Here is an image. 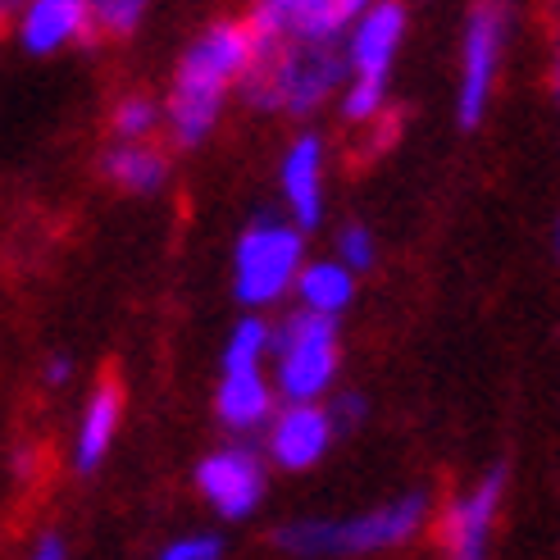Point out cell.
<instances>
[{
	"instance_id": "1",
	"label": "cell",
	"mask_w": 560,
	"mask_h": 560,
	"mask_svg": "<svg viewBox=\"0 0 560 560\" xmlns=\"http://www.w3.org/2000/svg\"><path fill=\"white\" fill-rule=\"evenodd\" d=\"M256 65V33L250 23H214L196 37L183 55V65L174 73V92L164 105V119L178 147L206 142L210 128L219 124L223 96L233 82L246 78V69Z\"/></svg>"
},
{
	"instance_id": "2",
	"label": "cell",
	"mask_w": 560,
	"mask_h": 560,
	"mask_svg": "<svg viewBox=\"0 0 560 560\" xmlns=\"http://www.w3.org/2000/svg\"><path fill=\"white\" fill-rule=\"evenodd\" d=\"M347 55H338L332 42L311 37H283L265 50H256V65L246 69L242 92L260 109H288V115H311L319 109L347 73Z\"/></svg>"
},
{
	"instance_id": "3",
	"label": "cell",
	"mask_w": 560,
	"mask_h": 560,
	"mask_svg": "<svg viewBox=\"0 0 560 560\" xmlns=\"http://www.w3.org/2000/svg\"><path fill=\"white\" fill-rule=\"evenodd\" d=\"M424 515H429V501L415 492L347 524H319V520L283 524L273 534V542L292 556H365V551H387V547L410 542L424 528Z\"/></svg>"
},
{
	"instance_id": "4",
	"label": "cell",
	"mask_w": 560,
	"mask_h": 560,
	"mask_svg": "<svg viewBox=\"0 0 560 560\" xmlns=\"http://www.w3.org/2000/svg\"><path fill=\"white\" fill-rule=\"evenodd\" d=\"M273 387L288 401H319L338 374V324L332 315L301 311L273 332Z\"/></svg>"
},
{
	"instance_id": "5",
	"label": "cell",
	"mask_w": 560,
	"mask_h": 560,
	"mask_svg": "<svg viewBox=\"0 0 560 560\" xmlns=\"http://www.w3.org/2000/svg\"><path fill=\"white\" fill-rule=\"evenodd\" d=\"M301 223H250L233 246V288L246 305H273L296 292V278L305 269Z\"/></svg>"
},
{
	"instance_id": "6",
	"label": "cell",
	"mask_w": 560,
	"mask_h": 560,
	"mask_svg": "<svg viewBox=\"0 0 560 560\" xmlns=\"http://www.w3.org/2000/svg\"><path fill=\"white\" fill-rule=\"evenodd\" d=\"M501 5L497 0H483L474 5L469 14V27H465V60H460V96H456V109H460V124L474 128L483 119L488 109V96H492V78H497V60H501Z\"/></svg>"
},
{
	"instance_id": "7",
	"label": "cell",
	"mask_w": 560,
	"mask_h": 560,
	"mask_svg": "<svg viewBox=\"0 0 560 560\" xmlns=\"http://www.w3.org/2000/svg\"><path fill=\"white\" fill-rule=\"evenodd\" d=\"M196 488L223 520H242L265 501V465L246 446H219L196 469Z\"/></svg>"
},
{
	"instance_id": "8",
	"label": "cell",
	"mask_w": 560,
	"mask_h": 560,
	"mask_svg": "<svg viewBox=\"0 0 560 560\" xmlns=\"http://www.w3.org/2000/svg\"><path fill=\"white\" fill-rule=\"evenodd\" d=\"M332 429H338L332 410H324L315 401H288L269 419V456H273V465H283V469L319 465L324 452H328V442H332Z\"/></svg>"
},
{
	"instance_id": "9",
	"label": "cell",
	"mask_w": 560,
	"mask_h": 560,
	"mask_svg": "<svg viewBox=\"0 0 560 560\" xmlns=\"http://www.w3.org/2000/svg\"><path fill=\"white\" fill-rule=\"evenodd\" d=\"M96 23V0H23L19 37L33 55H50L78 42Z\"/></svg>"
},
{
	"instance_id": "10",
	"label": "cell",
	"mask_w": 560,
	"mask_h": 560,
	"mask_svg": "<svg viewBox=\"0 0 560 560\" xmlns=\"http://www.w3.org/2000/svg\"><path fill=\"white\" fill-rule=\"evenodd\" d=\"M401 37H406V10L397 5V0H378V5H370L351 27V46H347L351 73L387 78L392 55H397Z\"/></svg>"
},
{
	"instance_id": "11",
	"label": "cell",
	"mask_w": 560,
	"mask_h": 560,
	"mask_svg": "<svg viewBox=\"0 0 560 560\" xmlns=\"http://www.w3.org/2000/svg\"><path fill=\"white\" fill-rule=\"evenodd\" d=\"M497 506H501V474H488L474 492L452 501V511H446V520H442V547L452 556H460V560L483 556Z\"/></svg>"
},
{
	"instance_id": "12",
	"label": "cell",
	"mask_w": 560,
	"mask_h": 560,
	"mask_svg": "<svg viewBox=\"0 0 560 560\" xmlns=\"http://www.w3.org/2000/svg\"><path fill=\"white\" fill-rule=\"evenodd\" d=\"M283 196L301 229H315L324 214V147L319 137H296L283 160Z\"/></svg>"
},
{
	"instance_id": "13",
	"label": "cell",
	"mask_w": 560,
	"mask_h": 560,
	"mask_svg": "<svg viewBox=\"0 0 560 560\" xmlns=\"http://www.w3.org/2000/svg\"><path fill=\"white\" fill-rule=\"evenodd\" d=\"M214 410L229 429L250 433V429H260L273 419V387L260 370H223Z\"/></svg>"
},
{
	"instance_id": "14",
	"label": "cell",
	"mask_w": 560,
	"mask_h": 560,
	"mask_svg": "<svg viewBox=\"0 0 560 560\" xmlns=\"http://www.w3.org/2000/svg\"><path fill=\"white\" fill-rule=\"evenodd\" d=\"M115 433H119V392H115V387H96V397L88 401V410H82V419H78L73 465H78L82 474H92V469L105 460Z\"/></svg>"
},
{
	"instance_id": "15",
	"label": "cell",
	"mask_w": 560,
	"mask_h": 560,
	"mask_svg": "<svg viewBox=\"0 0 560 560\" xmlns=\"http://www.w3.org/2000/svg\"><path fill=\"white\" fill-rule=\"evenodd\" d=\"M355 269L347 260H315V265H305L301 278H296V296L305 311H319V315H332L338 319L351 296H355Z\"/></svg>"
},
{
	"instance_id": "16",
	"label": "cell",
	"mask_w": 560,
	"mask_h": 560,
	"mask_svg": "<svg viewBox=\"0 0 560 560\" xmlns=\"http://www.w3.org/2000/svg\"><path fill=\"white\" fill-rule=\"evenodd\" d=\"M105 174L115 187L124 191H160L164 174H170V164L155 147H142V142H124L105 155Z\"/></svg>"
},
{
	"instance_id": "17",
	"label": "cell",
	"mask_w": 560,
	"mask_h": 560,
	"mask_svg": "<svg viewBox=\"0 0 560 560\" xmlns=\"http://www.w3.org/2000/svg\"><path fill=\"white\" fill-rule=\"evenodd\" d=\"M265 355H273V332L265 319L250 315L229 332V342H223V370H260Z\"/></svg>"
},
{
	"instance_id": "18",
	"label": "cell",
	"mask_w": 560,
	"mask_h": 560,
	"mask_svg": "<svg viewBox=\"0 0 560 560\" xmlns=\"http://www.w3.org/2000/svg\"><path fill=\"white\" fill-rule=\"evenodd\" d=\"M160 128V105L151 96H128L115 109V132L119 142H147V137Z\"/></svg>"
},
{
	"instance_id": "19",
	"label": "cell",
	"mask_w": 560,
	"mask_h": 560,
	"mask_svg": "<svg viewBox=\"0 0 560 560\" xmlns=\"http://www.w3.org/2000/svg\"><path fill=\"white\" fill-rule=\"evenodd\" d=\"M383 92H387V78H370V73H355V82L342 96V115L351 124H365L383 109Z\"/></svg>"
},
{
	"instance_id": "20",
	"label": "cell",
	"mask_w": 560,
	"mask_h": 560,
	"mask_svg": "<svg viewBox=\"0 0 560 560\" xmlns=\"http://www.w3.org/2000/svg\"><path fill=\"white\" fill-rule=\"evenodd\" d=\"M147 14V0H96V23L105 27V33H132L137 23H142Z\"/></svg>"
},
{
	"instance_id": "21",
	"label": "cell",
	"mask_w": 560,
	"mask_h": 560,
	"mask_svg": "<svg viewBox=\"0 0 560 560\" xmlns=\"http://www.w3.org/2000/svg\"><path fill=\"white\" fill-rule=\"evenodd\" d=\"M338 256H342L351 269H370V265H374V237L360 229V223H351V229L338 233Z\"/></svg>"
},
{
	"instance_id": "22",
	"label": "cell",
	"mask_w": 560,
	"mask_h": 560,
	"mask_svg": "<svg viewBox=\"0 0 560 560\" xmlns=\"http://www.w3.org/2000/svg\"><path fill=\"white\" fill-rule=\"evenodd\" d=\"M164 560H219L223 556V542L214 534H191V538H178L160 551Z\"/></svg>"
},
{
	"instance_id": "23",
	"label": "cell",
	"mask_w": 560,
	"mask_h": 560,
	"mask_svg": "<svg viewBox=\"0 0 560 560\" xmlns=\"http://www.w3.org/2000/svg\"><path fill=\"white\" fill-rule=\"evenodd\" d=\"M42 374H46V383H50V387H65V383H69V374H73V365H69V355H50Z\"/></svg>"
},
{
	"instance_id": "24",
	"label": "cell",
	"mask_w": 560,
	"mask_h": 560,
	"mask_svg": "<svg viewBox=\"0 0 560 560\" xmlns=\"http://www.w3.org/2000/svg\"><path fill=\"white\" fill-rule=\"evenodd\" d=\"M33 556H37V560H60V556H65V538H60V534H46V538H37Z\"/></svg>"
},
{
	"instance_id": "25",
	"label": "cell",
	"mask_w": 560,
	"mask_h": 560,
	"mask_svg": "<svg viewBox=\"0 0 560 560\" xmlns=\"http://www.w3.org/2000/svg\"><path fill=\"white\" fill-rule=\"evenodd\" d=\"M360 415H365V401L342 397V406H338V415H332V419H338V424H360Z\"/></svg>"
},
{
	"instance_id": "26",
	"label": "cell",
	"mask_w": 560,
	"mask_h": 560,
	"mask_svg": "<svg viewBox=\"0 0 560 560\" xmlns=\"http://www.w3.org/2000/svg\"><path fill=\"white\" fill-rule=\"evenodd\" d=\"M556 101H560V46H556Z\"/></svg>"
},
{
	"instance_id": "27",
	"label": "cell",
	"mask_w": 560,
	"mask_h": 560,
	"mask_svg": "<svg viewBox=\"0 0 560 560\" xmlns=\"http://www.w3.org/2000/svg\"><path fill=\"white\" fill-rule=\"evenodd\" d=\"M14 5H19V0H0V19H5V14L14 10Z\"/></svg>"
},
{
	"instance_id": "28",
	"label": "cell",
	"mask_w": 560,
	"mask_h": 560,
	"mask_svg": "<svg viewBox=\"0 0 560 560\" xmlns=\"http://www.w3.org/2000/svg\"><path fill=\"white\" fill-rule=\"evenodd\" d=\"M551 246H556V256H560V219H556V237H551Z\"/></svg>"
}]
</instances>
